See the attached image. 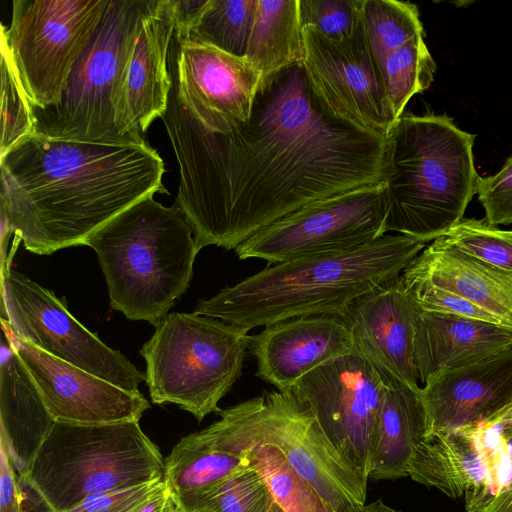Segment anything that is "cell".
I'll return each instance as SVG.
<instances>
[{
    "mask_svg": "<svg viewBox=\"0 0 512 512\" xmlns=\"http://www.w3.org/2000/svg\"><path fill=\"white\" fill-rule=\"evenodd\" d=\"M388 209L385 182L310 203L262 228L236 247L239 259L277 264L342 251L383 235Z\"/></svg>",
    "mask_w": 512,
    "mask_h": 512,
    "instance_id": "obj_11",
    "label": "cell"
},
{
    "mask_svg": "<svg viewBox=\"0 0 512 512\" xmlns=\"http://www.w3.org/2000/svg\"><path fill=\"white\" fill-rule=\"evenodd\" d=\"M135 512H183V509L165 482V485Z\"/></svg>",
    "mask_w": 512,
    "mask_h": 512,
    "instance_id": "obj_41",
    "label": "cell"
},
{
    "mask_svg": "<svg viewBox=\"0 0 512 512\" xmlns=\"http://www.w3.org/2000/svg\"><path fill=\"white\" fill-rule=\"evenodd\" d=\"M420 311L399 276L355 299L341 315L353 351L375 368L387 387L421 389L415 359Z\"/></svg>",
    "mask_w": 512,
    "mask_h": 512,
    "instance_id": "obj_16",
    "label": "cell"
},
{
    "mask_svg": "<svg viewBox=\"0 0 512 512\" xmlns=\"http://www.w3.org/2000/svg\"><path fill=\"white\" fill-rule=\"evenodd\" d=\"M152 0H109L73 67L61 100L32 108L35 133L87 143L134 144L115 127L113 101L125 64Z\"/></svg>",
    "mask_w": 512,
    "mask_h": 512,
    "instance_id": "obj_9",
    "label": "cell"
},
{
    "mask_svg": "<svg viewBox=\"0 0 512 512\" xmlns=\"http://www.w3.org/2000/svg\"><path fill=\"white\" fill-rule=\"evenodd\" d=\"M248 332L195 313L168 314L140 350L152 402L176 404L198 421L217 413L242 373Z\"/></svg>",
    "mask_w": 512,
    "mask_h": 512,
    "instance_id": "obj_8",
    "label": "cell"
},
{
    "mask_svg": "<svg viewBox=\"0 0 512 512\" xmlns=\"http://www.w3.org/2000/svg\"><path fill=\"white\" fill-rule=\"evenodd\" d=\"M419 392L403 385L386 388L368 480L408 476L413 453L428 434Z\"/></svg>",
    "mask_w": 512,
    "mask_h": 512,
    "instance_id": "obj_24",
    "label": "cell"
},
{
    "mask_svg": "<svg viewBox=\"0 0 512 512\" xmlns=\"http://www.w3.org/2000/svg\"><path fill=\"white\" fill-rule=\"evenodd\" d=\"M164 459L139 422H56L20 481L46 512H64L92 495L164 478Z\"/></svg>",
    "mask_w": 512,
    "mask_h": 512,
    "instance_id": "obj_6",
    "label": "cell"
},
{
    "mask_svg": "<svg viewBox=\"0 0 512 512\" xmlns=\"http://www.w3.org/2000/svg\"><path fill=\"white\" fill-rule=\"evenodd\" d=\"M498 484L500 491L486 512H512V459L502 460Z\"/></svg>",
    "mask_w": 512,
    "mask_h": 512,
    "instance_id": "obj_40",
    "label": "cell"
},
{
    "mask_svg": "<svg viewBox=\"0 0 512 512\" xmlns=\"http://www.w3.org/2000/svg\"><path fill=\"white\" fill-rule=\"evenodd\" d=\"M1 310L13 332L40 350L138 394L146 375L107 346L68 311L65 298L6 264L1 269Z\"/></svg>",
    "mask_w": 512,
    "mask_h": 512,
    "instance_id": "obj_12",
    "label": "cell"
},
{
    "mask_svg": "<svg viewBox=\"0 0 512 512\" xmlns=\"http://www.w3.org/2000/svg\"><path fill=\"white\" fill-rule=\"evenodd\" d=\"M266 512H282L279 506L275 503V501L272 499L269 502L268 508Z\"/></svg>",
    "mask_w": 512,
    "mask_h": 512,
    "instance_id": "obj_43",
    "label": "cell"
},
{
    "mask_svg": "<svg viewBox=\"0 0 512 512\" xmlns=\"http://www.w3.org/2000/svg\"><path fill=\"white\" fill-rule=\"evenodd\" d=\"M3 335L12 344L56 422L106 425L139 422L150 403L142 393L126 391L56 358L18 337L1 317Z\"/></svg>",
    "mask_w": 512,
    "mask_h": 512,
    "instance_id": "obj_15",
    "label": "cell"
},
{
    "mask_svg": "<svg viewBox=\"0 0 512 512\" xmlns=\"http://www.w3.org/2000/svg\"><path fill=\"white\" fill-rule=\"evenodd\" d=\"M0 512H24L19 476L0 442Z\"/></svg>",
    "mask_w": 512,
    "mask_h": 512,
    "instance_id": "obj_39",
    "label": "cell"
},
{
    "mask_svg": "<svg viewBox=\"0 0 512 512\" xmlns=\"http://www.w3.org/2000/svg\"><path fill=\"white\" fill-rule=\"evenodd\" d=\"M400 278L404 285L429 284L457 294L512 329V271L475 258L444 237L427 245Z\"/></svg>",
    "mask_w": 512,
    "mask_h": 512,
    "instance_id": "obj_21",
    "label": "cell"
},
{
    "mask_svg": "<svg viewBox=\"0 0 512 512\" xmlns=\"http://www.w3.org/2000/svg\"><path fill=\"white\" fill-rule=\"evenodd\" d=\"M428 435L484 421L512 404V348L476 363L440 373L419 392Z\"/></svg>",
    "mask_w": 512,
    "mask_h": 512,
    "instance_id": "obj_20",
    "label": "cell"
},
{
    "mask_svg": "<svg viewBox=\"0 0 512 512\" xmlns=\"http://www.w3.org/2000/svg\"><path fill=\"white\" fill-rule=\"evenodd\" d=\"M427 243L402 234L350 249L267 266L215 296L193 313L251 330L311 315H339L358 297L397 278Z\"/></svg>",
    "mask_w": 512,
    "mask_h": 512,
    "instance_id": "obj_3",
    "label": "cell"
},
{
    "mask_svg": "<svg viewBox=\"0 0 512 512\" xmlns=\"http://www.w3.org/2000/svg\"><path fill=\"white\" fill-rule=\"evenodd\" d=\"M363 0H299L302 27L313 26L334 41L350 38L361 22Z\"/></svg>",
    "mask_w": 512,
    "mask_h": 512,
    "instance_id": "obj_35",
    "label": "cell"
},
{
    "mask_svg": "<svg viewBox=\"0 0 512 512\" xmlns=\"http://www.w3.org/2000/svg\"><path fill=\"white\" fill-rule=\"evenodd\" d=\"M244 452L249 465L262 477L282 512H337L294 470L278 449L266 445Z\"/></svg>",
    "mask_w": 512,
    "mask_h": 512,
    "instance_id": "obj_29",
    "label": "cell"
},
{
    "mask_svg": "<svg viewBox=\"0 0 512 512\" xmlns=\"http://www.w3.org/2000/svg\"><path fill=\"white\" fill-rule=\"evenodd\" d=\"M249 351L256 358V376L279 391L306 374L353 351L347 326L339 315L285 319L250 335Z\"/></svg>",
    "mask_w": 512,
    "mask_h": 512,
    "instance_id": "obj_19",
    "label": "cell"
},
{
    "mask_svg": "<svg viewBox=\"0 0 512 512\" xmlns=\"http://www.w3.org/2000/svg\"><path fill=\"white\" fill-rule=\"evenodd\" d=\"M443 237L475 258L512 271V230L499 229L484 219L464 218Z\"/></svg>",
    "mask_w": 512,
    "mask_h": 512,
    "instance_id": "obj_33",
    "label": "cell"
},
{
    "mask_svg": "<svg viewBox=\"0 0 512 512\" xmlns=\"http://www.w3.org/2000/svg\"><path fill=\"white\" fill-rule=\"evenodd\" d=\"M108 1H13L11 23L1 24V37L32 108L46 109L61 100Z\"/></svg>",
    "mask_w": 512,
    "mask_h": 512,
    "instance_id": "obj_10",
    "label": "cell"
},
{
    "mask_svg": "<svg viewBox=\"0 0 512 512\" xmlns=\"http://www.w3.org/2000/svg\"><path fill=\"white\" fill-rule=\"evenodd\" d=\"M512 348V329L484 321L420 311L415 359L419 381Z\"/></svg>",
    "mask_w": 512,
    "mask_h": 512,
    "instance_id": "obj_22",
    "label": "cell"
},
{
    "mask_svg": "<svg viewBox=\"0 0 512 512\" xmlns=\"http://www.w3.org/2000/svg\"><path fill=\"white\" fill-rule=\"evenodd\" d=\"M403 286L422 311L453 315L504 326L492 314L445 289L429 284H403Z\"/></svg>",
    "mask_w": 512,
    "mask_h": 512,
    "instance_id": "obj_36",
    "label": "cell"
},
{
    "mask_svg": "<svg viewBox=\"0 0 512 512\" xmlns=\"http://www.w3.org/2000/svg\"><path fill=\"white\" fill-rule=\"evenodd\" d=\"M476 194L486 222L494 226L512 224V157L496 174L479 177Z\"/></svg>",
    "mask_w": 512,
    "mask_h": 512,
    "instance_id": "obj_37",
    "label": "cell"
},
{
    "mask_svg": "<svg viewBox=\"0 0 512 512\" xmlns=\"http://www.w3.org/2000/svg\"><path fill=\"white\" fill-rule=\"evenodd\" d=\"M165 485L164 478L92 495L64 512H135Z\"/></svg>",
    "mask_w": 512,
    "mask_h": 512,
    "instance_id": "obj_38",
    "label": "cell"
},
{
    "mask_svg": "<svg viewBox=\"0 0 512 512\" xmlns=\"http://www.w3.org/2000/svg\"><path fill=\"white\" fill-rule=\"evenodd\" d=\"M164 480L183 512H194L223 482L249 467L242 454L212 445L197 432L183 437L164 459Z\"/></svg>",
    "mask_w": 512,
    "mask_h": 512,
    "instance_id": "obj_25",
    "label": "cell"
},
{
    "mask_svg": "<svg viewBox=\"0 0 512 512\" xmlns=\"http://www.w3.org/2000/svg\"><path fill=\"white\" fill-rule=\"evenodd\" d=\"M257 0H207L195 22L181 35L179 43L211 46L244 58Z\"/></svg>",
    "mask_w": 512,
    "mask_h": 512,
    "instance_id": "obj_28",
    "label": "cell"
},
{
    "mask_svg": "<svg viewBox=\"0 0 512 512\" xmlns=\"http://www.w3.org/2000/svg\"><path fill=\"white\" fill-rule=\"evenodd\" d=\"M174 30L173 0H152L113 101L117 132L131 143H147L148 127L167 108L172 84L168 57Z\"/></svg>",
    "mask_w": 512,
    "mask_h": 512,
    "instance_id": "obj_17",
    "label": "cell"
},
{
    "mask_svg": "<svg viewBox=\"0 0 512 512\" xmlns=\"http://www.w3.org/2000/svg\"><path fill=\"white\" fill-rule=\"evenodd\" d=\"M424 35L417 36L389 54L381 65L386 94L396 120L409 100L427 90L434 79L436 63Z\"/></svg>",
    "mask_w": 512,
    "mask_h": 512,
    "instance_id": "obj_31",
    "label": "cell"
},
{
    "mask_svg": "<svg viewBox=\"0 0 512 512\" xmlns=\"http://www.w3.org/2000/svg\"><path fill=\"white\" fill-rule=\"evenodd\" d=\"M194 232L175 205L149 195L88 237L110 305L129 320L156 326L186 292L198 252Z\"/></svg>",
    "mask_w": 512,
    "mask_h": 512,
    "instance_id": "obj_5",
    "label": "cell"
},
{
    "mask_svg": "<svg viewBox=\"0 0 512 512\" xmlns=\"http://www.w3.org/2000/svg\"><path fill=\"white\" fill-rule=\"evenodd\" d=\"M299 0H257L244 58L266 79L297 64L305 50Z\"/></svg>",
    "mask_w": 512,
    "mask_h": 512,
    "instance_id": "obj_27",
    "label": "cell"
},
{
    "mask_svg": "<svg viewBox=\"0 0 512 512\" xmlns=\"http://www.w3.org/2000/svg\"><path fill=\"white\" fill-rule=\"evenodd\" d=\"M408 476L451 498H459L479 487L484 481L485 469L470 429L465 427L426 436L413 453Z\"/></svg>",
    "mask_w": 512,
    "mask_h": 512,
    "instance_id": "obj_26",
    "label": "cell"
},
{
    "mask_svg": "<svg viewBox=\"0 0 512 512\" xmlns=\"http://www.w3.org/2000/svg\"><path fill=\"white\" fill-rule=\"evenodd\" d=\"M0 207L26 250L85 245L118 214L157 192L164 162L144 144L87 143L34 133L0 158Z\"/></svg>",
    "mask_w": 512,
    "mask_h": 512,
    "instance_id": "obj_2",
    "label": "cell"
},
{
    "mask_svg": "<svg viewBox=\"0 0 512 512\" xmlns=\"http://www.w3.org/2000/svg\"><path fill=\"white\" fill-rule=\"evenodd\" d=\"M415 4L398 0H363L361 22L380 67L386 57L411 39L424 35Z\"/></svg>",
    "mask_w": 512,
    "mask_h": 512,
    "instance_id": "obj_30",
    "label": "cell"
},
{
    "mask_svg": "<svg viewBox=\"0 0 512 512\" xmlns=\"http://www.w3.org/2000/svg\"><path fill=\"white\" fill-rule=\"evenodd\" d=\"M512 405V404H511Z\"/></svg>",
    "mask_w": 512,
    "mask_h": 512,
    "instance_id": "obj_44",
    "label": "cell"
},
{
    "mask_svg": "<svg viewBox=\"0 0 512 512\" xmlns=\"http://www.w3.org/2000/svg\"><path fill=\"white\" fill-rule=\"evenodd\" d=\"M386 388L375 368L352 351L312 370L292 391L335 448L368 479Z\"/></svg>",
    "mask_w": 512,
    "mask_h": 512,
    "instance_id": "obj_13",
    "label": "cell"
},
{
    "mask_svg": "<svg viewBox=\"0 0 512 512\" xmlns=\"http://www.w3.org/2000/svg\"><path fill=\"white\" fill-rule=\"evenodd\" d=\"M475 135L446 114H403L387 136L384 232L426 243L464 219L476 194Z\"/></svg>",
    "mask_w": 512,
    "mask_h": 512,
    "instance_id": "obj_4",
    "label": "cell"
},
{
    "mask_svg": "<svg viewBox=\"0 0 512 512\" xmlns=\"http://www.w3.org/2000/svg\"><path fill=\"white\" fill-rule=\"evenodd\" d=\"M0 417V442L18 476L24 477L56 421L6 337L0 365Z\"/></svg>",
    "mask_w": 512,
    "mask_h": 512,
    "instance_id": "obj_23",
    "label": "cell"
},
{
    "mask_svg": "<svg viewBox=\"0 0 512 512\" xmlns=\"http://www.w3.org/2000/svg\"><path fill=\"white\" fill-rule=\"evenodd\" d=\"M270 500L265 482L249 465L218 486L194 512H266Z\"/></svg>",
    "mask_w": 512,
    "mask_h": 512,
    "instance_id": "obj_34",
    "label": "cell"
},
{
    "mask_svg": "<svg viewBox=\"0 0 512 512\" xmlns=\"http://www.w3.org/2000/svg\"><path fill=\"white\" fill-rule=\"evenodd\" d=\"M346 512H403L401 510L394 509L383 502L382 499H378L372 503L364 504L357 507H352Z\"/></svg>",
    "mask_w": 512,
    "mask_h": 512,
    "instance_id": "obj_42",
    "label": "cell"
},
{
    "mask_svg": "<svg viewBox=\"0 0 512 512\" xmlns=\"http://www.w3.org/2000/svg\"><path fill=\"white\" fill-rule=\"evenodd\" d=\"M217 413L219 420L197 432L206 442L239 454L272 446L337 512L366 504L368 479L335 448L292 389L265 392Z\"/></svg>",
    "mask_w": 512,
    "mask_h": 512,
    "instance_id": "obj_7",
    "label": "cell"
},
{
    "mask_svg": "<svg viewBox=\"0 0 512 512\" xmlns=\"http://www.w3.org/2000/svg\"><path fill=\"white\" fill-rule=\"evenodd\" d=\"M302 34L306 78L324 107L337 118L387 137L397 120L362 22L342 41L313 26H304Z\"/></svg>",
    "mask_w": 512,
    "mask_h": 512,
    "instance_id": "obj_14",
    "label": "cell"
},
{
    "mask_svg": "<svg viewBox=\"0 0 512 512\" xmlns=\"http://www.w3.org/2000/svg\"><path fill=\"white\" fill-rule=\"evenodd\" d=\"M0 158L22 139L35 133L32 107L21 86L8 46L1 37Z\"/></svg>",
    "mask_w": 512,
    "mask_h": 512,
    "instance_id": "obj_32",
    "label": "cell"
},
{
    "mask_svg": "<svg viewBox=\"0 0 512 512\" xmlns=\"http://www.w3.org/2000/svg\"><path fill=\"white\" fill-rule=\"evenodd\" d=\"M161 119L176 155L174 205L202 249H236L310 203L385 182L387 137L332 115L297 64L261 80L248 122L204 125L171 73Z\"/></svg>",
    "mask_w": 512,
    "mask_h": 512,
    "instance_id": "obj_1",
    "label": "cell"
},
{
    "mask_svg": "<svg viewBox=\"0 0 512 512\" xmlns=\"http://www.w3.org/2000/svg\"><path fill=\"white\" fill-rule=\"evenodd\" d=\"M170 54L178 86L203 124L227 132L249 121L262 75L245 58L173 37Z\"/></svg>",
    "mask_w": 512,
    "mask_h": 512,
    "instance_id": "obj_18",
    "label": "cell"
}]
</instances>
